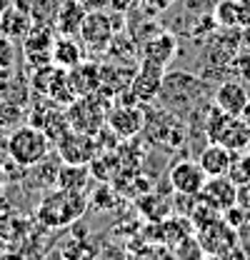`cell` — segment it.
<instances>
[{"mask_svg": "<svg viewBox=\"0 0 250 260\" xmlns=\"http://www.w3.org/2000/svg\"><path fill=\"white\" fill-rule=\"evenodd\" d=\"M88 210V198L85 193H75V190H50L40 200L35 215L40 220V225L45 228H65L73 225L83 218V213Z\"/></svg>", "mask_w": 250, "mask_h": 260, "instance_id": "1", "label": "cell"}, {"mask_svg": "<svg viewBox=\"0 0 250 260\" xmlns=\"http://www.w3.org/2000/svg\"><path fill=\"white\" fill-rule=\"evenodd\" d=\"M205 135L210 143H220L233 153L248 150L250 143V125L240 115H228L218 105L210 108L208 120H205Z\"/></svg>", "mask_w": 250, "mask_h": 260, "instance_id": "2", "label": "cell"}, {"mask_svg": "<svg viewBox=\"0 0 250 260\" xmlns=\"http://www.w3.org/2000/svg\"><path fill=\"white\" fill-rule=\"evenodd\" d=\"M5 150L10 155V160L20 168H33L43 158L50 155V140L48 135L35 125H23V128L13 130L8 135Z\"/></svg>", "mask_w": 250, "mask_h": 260, "instance_id": "3", "label": "cell"}, {"mask_svg": "<svg viewBox=\"0 0 250 260\" xmlns=\"http://www.w3.org/2000/svg\"><path fill=\"white\" fill-rule=\"evenodd\" d=\"M110 100L105 93L95 90L90 95H83V98H75L65 115L70 120V128L73 130H80V133H88V135H95L98 130L105 125V118H108V110H110Z\"/></svg>", "mask_w": 250, "mask_h": 260, "instance_id": "4", "label": "cell"}, {"mask_svg": "<svg viewBox=\"0 0 250 260\" xmlns=\"http://www.w3.org/2000/svg\"><path fill=\"white\" fill-rule=\"evenodd\" d=\"M80 43L88 53H98L103 55L110 43L115 40V28H113V15L105 10H88L83 28H80Z\"/></svg>", "mask_w": 250, "mask_h": 260, "instance_id": "5", "label": "cell"}, {"mask_svg": "<svg viewBox=\"0 0 250 260\" xmlns=\"http://www.w3.org/2000/svg\"><path fill=\"white\" fill-rule=\"evenodd\" d=\"M55 150H58L60 160L68 165H90L100 155L95 135L80 133V130H68L55 143Z\"/></svg>", "mask_w": 250, "mask_h": 260, "instance_id": "6", "label": "cell"}, {"mask_svg": "<svg viewBox=\"0 0 250 260\" xmlns=\"http://www.w3.org/2000/svg\"><path fill=\"white\" fill-rule=\"evenodd\" d=\"M55 28L50 23H33L30 32L20 40V53L30 65L40 68V65L53 63V43H55Z\"/></svg>", "mask_w": 250, "mask_h": 260, "instance_id": "7", "label": "cell"}, {"mask_svg": "<svg viewBox=\"0 0 250 260\" xmlns=\"http://www.w3.org/2000/svg\"><path fill=\"white\" fill-rule=\"evenodd\" d=\"M195 238H198V243H200V248H203V253L208 258H218L225 250L238 245V230L233 225H228L223 220V215L215 218V220H210L208 225L198 228Z\"/></svg>", "mask_w": 250, "mask_h": 260, "instance_id": "8", "label": "cell"}, {"mask_svg": "<svg viewBox=\"0 0 250 260\" xmlns=\"http://www.w3.org/2000/svg\"><path fill=\"white\" fill-rule=\"evenodd\" d=\"M105 125L113 130L118 138H135L143 125H145V113L140 108V103H130L125 100L120 105H113L108 110Z\"/></svg>", "mask_w": 250, "mask_h": 260, "instance_id": "9", "label": "cell"}, {"mask_svg": "<svg viewBox=\"0 0 250 260\" xmlns=\"http://www.w3.org/2000/svg\"><path fill=\"white\" fill-rule=\"evenodd\" d=\"M163 90V68L150 63H143L135 70V75L130 78L128 85V100L130 103H150Z\"/></svg>", "mask_w": 250, "mask_h": 260, "instance_id": "10", "label": "cell"}, {"mask_svg": "<svg viewBox=\"0 0 250 260\" xmlns=\"http://www.w3.org/2000/svg\"><path fill=\"white\" fill-rule=\"evenodd\" d=\"M208 175L198 160H178L168 170V183L178 195H200Z\"/></svg>", "mask_w": 250, "mask_h": 260, "instance_id": "11", "label": "cell"}, {"mask_svg": "<svg viewBox=\"0 0 250 260\" xmlns=\"http://www.w3.org/2000/svg\"><path fill=\"white\" fill-rule=\"evenodd\" d=\"M200 198H203L210 208H215L220 215H223L228 208L238 205V185L230 180V175L208 178V180H205V185H203V190H200Z\"/></svg>", "mask_w": 250, "mask_h": 260, "instance_id": "12", "label": "cell"}, {"mask_svg": "<svg viewBox=\"0 0 250 260\" xmlns=\"http://www.w3.org/2000/svg\"><path fill=\"white\" fill-rule=\"evenodd\" d=\"M215 105H218L223 113H228V115H240L243 113V108H245V103L250 100L248 90H245V83H240V80H223L218 85V90H215Z\"/></svg>", "mask_w": 250, "mask_h": 260, "instance_id": "13", "label": "cell"}, {"mask_svg": "<svg viewBox=\"0 0 250 260\" xmlns=\"http://www.w3.org/2000/svg\"><path fill=\"white\" fill-rule=\"evenodd\" d=\"M233 158H235L233 150H228V148L220 145V143H210V145H205V148L200 150L198 162H200V168L205 170L208 178H218V175H228V173H230Z\"/></svg>", "mask_w": 250, "mask_h": 260, "instance_id": "14", "label": "cell"}, {"mask_svg": "<svg viewBox=\"0 0 250 260\" xmlns=\"http://www.w3.org/2000/svg\"><path fill=\"white\" fill-rule=\"evenodd\" d=\"M85 60V48L80 43V38L75 35H58L53 43V65H58L63 70H70L78 63Z\"/></svg>", "mask_w": 250, "mask_h": 260, "instance_id": "15", "label": "cell"}, {"mask_svg": "<svg viewBox=\"0 0 250 260\" xmlns=\"http://www.w3.org/2000/svg\"><path fill=\"white\" fill-rule=\"evenodd\" d=\"M85 8L80 0H63L60 10H58V18L53 23V28L58 35H80V28H83V20H85Z\"/></svg>", "mask_w": 250, "mask_h": 260, "instance_id": "16", "label": "cell"}, {"mask_svg": "<svg viewBox=\"0 0 250 260\" xmlns=\"http://www.w3.org/2000/svg\"><path fill=\"white\" fill-rule=\"evenodd\" d=\"M178 50V40L168 32H160L155 38H150L145 45H143V63H150V65H158L165 70V65L173 60Z\"/></svg>", "mask_w": 250, "mask_h": 260, "instance_id": "17", "label": "cell"}, {"mask_svg": "<svg viewBox=\"0 0 250 260\" xmlns=\"http://www.w3.org/2000/svg\"><path fill=\"white\" fill-rule=\"evenodd\" d=\"M68 80L75 90V95L83 98V95H90L95 90H100V68L95 63H78L75 68L68 70Z\"/></svg>", "mask_w": 250, "mask_h": 260, "instance_id": "18", "label": "cell"}, {"mask_svg": "<svg viewBox=\"0 0 250 260\" xmlns=\"http://www.w3.org/2000/svg\"><path fill=\"white\" fill-rule=\"evenodd\" d=\"M33 15L25 10V8H20V5H13L10 10H5L3 15H0V32L5 35V38H10V40H23L33 28Z\"/></svg>", "mask_w": 250, "mask_h": 260, "instance_id": "19", "label": "cell"}, {"mask_svg": "<svg viewBox=\"0 0 250 260\" xmlns=\"http://www.w3.org/2000/svg\"><path fill=\"white\" fill-rule=\"evenodd\" d=\"M88 165H68L63 162L60 173H58V188L63 190H75V193H85L88 188Z\"/></svg>", "mask_w": 250, "mask_h": 260, "instance_id": "20", "label": "cell"}, {"mask_svg": "<svg viewBox=\"0 0 250 260\" xmlns=\"http://www.w3.org/2000/svg\"><path fill=\"white\" fill-rule=\"evenodd\" d=\"M213 18L223 30H240L238 28V0H215Z\"/></svg>", "mask_w": 250, "mask_h": 260, "instance_id": "21", "label": "cell"}, {"mask_svg": "<svg viewBox=\"0 0 250 260\" xmlns=\"http://www.w3.org/2000/svg\"><path fill=\"white\" fill-rule=\"evenodd\" d=\"M63 0H28V13L35 23H55Z\"/></svg>", "mask_w": 250, "mask_h": 260, "instance_id": "22", "label": "cell"}, {"mask_svg": "<svg viewBox=\"0 0 250 260\" xmlns=\"http://www.w3.org/2000/svg\"><path fill=\"white\" fill-rule=\"evenodd\" d=\"M0 238L5 243L8 240H23V238H28V223L20 220L15 213L0 215Z\"/></svg>", "mask_w": 250, "mask_h": 260, "instance_id": "23", "label": "cell"}, {"mask_svg": "<svg viewBox=\"0 0 250 260\" xmlns=\"http://www.w3.org/2000/svg\"><path fill=\"white\" fill-rule=\"evenodd\" d=\"M188 235H190V225H188V218H170L163 223V243H170V245H178L183 243Z\"/></svg>", "mask_w": 250, "mask_h": 260, "instance_id": "24", "label": "cell"}, {"mask_svg": "<svg viewBox=\"0 0 250 260\" xmlns=\"http://www.w3.org/2000/svg\"><path fill=\"white\" fill-rule=\"evenodd\" d=\"M18 63V50H15V40H10V38H5L3 32H0V68H15Z\"/></svg>", "mask_w": 250, "mask_h": 260, "instance_id": "25", "label": "cell"}, {"mask_svg": "<svg viewBox=\"0 0 250 260\" xmlns=\"http://www.w3.org/2000/svg\"><path fill=\"white\" fill-rule=\"evenodd\" d=\"M175 3H178V0H140L138 5L143 8V13H145V15H160V13L170 10Z\"/></svg>", "mask_w": 250, "mask_h": 260, "instance_id": "26", "label": "cell"}, {"mask_svg": "<svg viewBox=\"0 0 250 260\" xmlns=\"http://www.w3.org/2000/svg\"><path fill=\"white\" fill-rule=\"evenodd\" d=\"M233 73L238 75V80L250 83V53H243V55L233 58Z\"/></svg>", "mask_w": 250, "mask_h": 260, "instance_id": "27", "label": "cell"}, {"mask_svg": "<svg viewBox=\"0 0 250 260\" xmlns=\"http://www.w3.org/2000/svg\"><path fill=\"white\" fill-rule=\"evenodd\" d=\"M93 260H128V250L120 248V245H113V243H110V245H103Z\"/></svg>", "mask_w": 250, "mask_h": 260, "instance_id": "28", "label": "cell"}, {"mask_svg": "<svg viewBox=\"0 0 250 260\" xmlns=\"http://www.w3.org/2000/svg\"><path fill=\"white\" fill-rule=\"evenodd\" d=\"M213 30H218V23H215L213 13L210 15H200L198 23L193 25V35H208V32H213Z\"/></svg>", "mask_w": 250, "mask_h": 260, "instance_id": "29", "label": "cell"}, {"mask_svg": "<svg viewBox=\"0 0 250 260\" xmlns=\"http://www.w3.org/2000/svg\"><path fill=\"white\" fill-rule=\"evenodd\" d=\"M238 28H250V0H238Z\"/></svg>", "mask_w": 250, "mask_h": 260, "instance_id": "30", "label": "cell"}, {"mask_svg": "<svg viewBox=\"0 0 250 260\" xmlns=\"http://www.w3.org/2000/svg\"><path fill=\"white\" fill-rule=\"evenodd\" d=\"M138 3L140 0H108V5H110L113 13H130Z\"/></svg>", "mask_w": 250, "mask_h": 260, "instance_id": "31", "label": "cell"}, {"mask_svg": "<svg viewBox=\"0 0 250 260\" xmlns=\"http://www.w3.org/2000/svg\"><path fill=\"white\" fill-rule=\"evenodd\" d=\"M10 85H13V70L10 68H0V98H5Z\"/></svg>", "mask_w": 250, "mask_h": 260, "instance_id": "32", "label": "cell"}, {"mask_svg": "<svg viewBox=\"0 0 250 260\" xmlns=\"http://www.w3.org/2000/svg\"><path fill=\"white\" fill-rule=\"evenodd\" d=\"M238 205L245 208V210H250V183L238 185Z\"/></svg>", "mask_w": 250, "mask_h": 260, "instance_id": "33", "label": "cell"}, {"mask_svg": "<svg viewBox=\"0 0 250 260\" xmlns=\"http://www.w3.org/2000/svg\"><path fill=\"white\" fill-rule=\"evenodd\" d=\"M213 260H248V255H245V250L243 248H230V250H225L223 255H218V258H213Z\"/></svg>", "mask_w": 250, "mask_h": 260, "instance_id": "34", "label": "cell"}, {"mask_svg": "<svg viewBox=\"0 0 250 260\" xmlns=\"http://www.w3.org/2000/svg\"><path fill=\"white\" fill-rule=\"evenodd\" d=\"M85 10H103L108 5V0H80Z\"/></svg>", "mask_w": 250, "mask_h": 260, "instance_id": "35", "label": "cell"}, {"mask_svg": "<svg viewBox=\"0 0 250 260\" xmlns=\"http://www.w3.org/2000/svg\"><path fill=\"white\" fill-rule=\"evenodd\" d=\"M0 260H25V255L15 253V250H5V253H0Z\"/></svg>", "mask_w": 250, "mask_h": 260, "instance_id": "36", "label": "cell"}, {"mask_svg": "<svg viewBox=\"0 0 250 260\" xmlns=\"http://www.w3.org/2000/svg\"><path fill=\"white\" fill-rule=\"evenodd\" d=\"M13 5H15V0H0V15H3L5 10H10Z\"/></svg>", "mask_w": 250, "mask_h": 260, "instance_id": "37", "label": "cell"}, {"mask_svg": "<svg viewBox=\"0 0 250 260\" xmlns=\"http://www.w3.org/2000/svg\"><path fill=\"white\" fill-rule=\"evenodd\" d=\"M240 118H243V120H245V123H248V125H250V100H248V103H245V108H243V113H240Z\"/></svg>", "mask_w": 250, "mask_h": 260, "instance_id": "38", "label": "cell"}, {"mask_svg": "<svg viewBox=\"0 0 250 260\" xmlns=\"http://www.w3.org/2000/svg\"><path fill=\"white\" fill-rule=\"evenodd\" d=\"M195 260H213V258H208V255H200V258H195Z\"/></svg>", "mask_w": 250, "mask_h": 260, "instance_id": "39", "label": "cell"}]
</instances>
